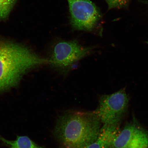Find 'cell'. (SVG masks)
I'll use <instances>...</instances> for the list:
<instances>
[{"mask_svg": "<svg viewBox=\"0 0 148 148\" xmlns=\"http://www.w3.org/2000/svg\"><path fill=\"white\" fill-rule=\"evenodd\" d=\"M49 59L42 58L21 44L0 41V92L16 86L29 70L50 64Z\"/></svg>", "mask_w": 148, "mask_h": 148, "instance_id": "6da1fadb", "label": "cell"}, {"mask_svg": "<svg viewBox=\"0 0 148 148\" xmlns=\"http://www.w3.org/2000/svg\"><path fill=\"white\" fill-rule=\"evenodd\" d=\"M101 123L93 112H68L57 120L54 134L64 148H85L95 141Z\"/></svg>", "mask_w": 148, "mask_h": 148, "instance_id": "7a4b0ae2", "label": "cell"}, {"mask_svg": "<svg viewBox=\"0 0 148 148\" xmlns=\"http://www.w3.org/2000/svg\"><path fill=\"white\" fill-rule=\"evenodd\" d=\"M95 48L85 47L77 40H60L52 47L49 60L50 65L60 73L66 74L76 62L94 52Z\"/></svg>", "mask_w": 148, "mask_h": 148, "instance_id": "3957f363", "label": "cell"}, {"mask_svg": "<svg viewBox=\"0 0 148 148\" xmlns=\"http://www.w3.org/2000/svg\"><path fill=\"white\" fill-rule=\"evenodd\" d=\"M129 97L125 88L101 96L99 106L93 111L103 124H115L120 121L128 108Z\"/></svg>", "mask_w": 148, "mask_h": 148, "instance_id": "277c9868", "label": "cell"}, {"mask_svg": "<svg viewBox=\"0 0 148 148\" xmlns=\"http://www.w3.org/2000/svg\"><path fill=\"white\" fill-rule=\"evenodd\" d=\"M70 23L75 30L92 32L101 18L99 9L90 0H67Z\"/></svg>", "mask_w": 148, "mask_h": 148, "instance_id": "5b68a950", "label": "cell"}, {"mask_svg": "<svg viewBox=\"0 0 148 148\" xmlns=\"http://www.w3.org/2000/svg\"><path fill=\"white\" fill-rule=\"evenodd\" d=\"M114 148H148V133L136 122H131L120 130Z\"/></svg>", "mask_w": 148, "mask_h": 148, "instance_id": "8992f818", "label": "cell"}, {"mask_svg": "<svg viewBox=\"0 0 148 148\" xmlns=\"http://www.w3.org/2000/svg\"><path fill=\"white\" fill-rule=\"evenodd\" d=\"M120 123L103 124L95 141L85 148H114V143L120 131Z\"/></svg>", "mask_w": 148, "mask_h": 148, "instance_id": "52a82bcc", "label": "cell"}, {"mask_svg": "<svg viewBox=\"0 0 148 148\" xmlns=\"http://www.w3.org/2000/svg\"><path fill=\"white\" fill-rule=\"evenodd\" d=\"M0 141L3 145L9 148H45L39 145L26 136H17L15 140H10L0 135Z\"/></svg>", "mask_w": 148, "mask_h": 148, "instance_id": "ba28073f", "label": "cell"}, {"mask_svg": "<svg viewBox=\"0 0 148 148\" xmlns=\"http://www.w3.org/2000/svg\"><path fill=\"white\" fill-rule=\"evenodd\" d=\"M16 1L17 0H0V21L8 19Z\"/></svg>", "mask_w": 148, "mask_h": 148, "instance_id": "9c48e42d", "label": "cell"}, {"mask_svg": "<svg viewBox=\"0 0 148 148\" xmlns=\"http://www.w3.org/2000/svg\"><path fill=\"white\" fill-rule=\"evenodd\" d=\"M130 0H106L109 10L111 9L124 8L127 6Z\"/></svg>", "mask_w": 148, "mask_h": 148, "instance_id": "30bf717a", "label": "cell"}, {"mask_svg": "<svg viewBox=\"0 0 148 148\" xmlns=\"http://www.w3.org/2000/svg\"><path fill=\"white\" fill-rule=\"evenodd\" d=\"M147 42V44H148V42Z\"/></svg>", "mask_w": 148, "mask_h": 148, "instance_id": "8fae6325", "label": "cell"}]
</instances>
